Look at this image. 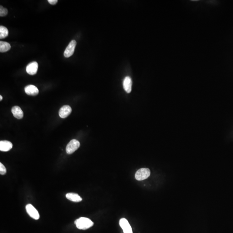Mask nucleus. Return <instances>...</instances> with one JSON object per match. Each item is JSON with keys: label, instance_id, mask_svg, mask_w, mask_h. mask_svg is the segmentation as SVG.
<instances>
[{"label": "nucleus", "instance_id": "obj_8", "mask_svg": "<svg viewBox=\"0 0 233 233\" xmlns=\"http://www.w3.org/2000/svg\"><path fill=\"white\" fill-rule=\"evenodd\" d=\"M71 107L69 106L66 105L61 107L59 112V115L61 118H65L71 114Z\"/></svg>", "mask_w": 233, "mask_h": 233}, {"label": "nucleus", "instance_id": "obj_7", "mask_svg": "<svg viewBox=\"0 0 233 233\" xmlns=\"http://www.w3.org/2000/svg\"><path fill=\"white\" fill-rule=\"evenodd\" d=\"M38 69V63L36 62H33L29 63L26 68V71L27 73L29 75H33L37 73Z\"/></svg>", "mask_w": 233, "mask_h": 233}, {"label": "nucleus", "instance_id": "obj_2", "mask_svg": "<svg viewBox=\"0 0 233 233\" xmlns=\"http://www.w3.org/2000/svg\"><path fill=\"white\" fill-rule=\"evenodd\" d=\"M151 174L150 170L147 168H142L138 170L135 174V178L137 181L144 180L149 177Z\"/></svg>", "mask_w": 233, "mask_h": 233}, {"label": "nucleus", "instance_id": "obj_6", "mask_svg": "<svg viewBox=\"0 0 233 233\" xmlns=\"http://www.w3.org/2000/svg\"><path fill=\"white\" fill-rule=\"evenodd\" d=\"M119 224L124 233H133L131 226L126 219L124 218L121 219Z\"/></svg>", "mask_w": 233, "mask_h": 233}, {"label": "nucleus", "instance_id": "obj_11", "mask_svg": "<svg viewBox=\"0 0 233 233\" xmlns=\"http://www.w3.org/2000/svg\"><path fill=\"white\" fill-rule=\"evenodd\" d=\"M132 82L131 78L126 77L124 78L123 81V87L125 91L128 93H129L132 90Z\"/></svg>", "mask_w": 233, "mask_h": 233}, {"label": "nucleus", "instance_id": "obj_13", "mask_svg": "<svg viewBox=\"0 0 233 233\" xmlns=\"http://www.w3.org/2000/svg\"><path fill=\"white\" fill-rule=\"evenodd\" d=\"M66 197L68 200L74 202H80L82 201V198L78 195L75 193H68L66 195Z\"/></svg>", "mask_w": 233, "mask_h": 233}, {"label": "nucleus", "instance_id": "obj_15", "mask_svg": "<svg viewBox=\"0 0 233 233\" xmlns=\"http://www.w3.org/2000/svg\"><path fill=\"white\" fill-rule=\"evenodd\" d=\"M9 32L7 28L4 26L0 27V38L3 39L6 38L8 36Z\"/></svg>", "mask_w": 233, "mask_h": 233}, {"label": "nucleus", "instance_id": "obj_3", "mask_svg": "<svg viewBox=\"0 0 233 233\" xmlns=\"http://www.w3.org/2000/svg\"><path fill=\"white\" fill-rule=\"evenodd\" d=\"M80 146V142L76 140H71L66 147V152L68 154H71L75 152Z\"/></svg>", "mask_w": 233, "mask_h": 233}, {"label": "nucleus", "instance_id": "obj_19", "mask_svg": "<svg viewBox=\"0 0 233 233\" xmlns=\"http://www.w3.org/2000/svg\"><path fill=\"white\" fill-rule=\"evenodd\" d=\"M2 99H3V97H2V96H0V100L2 101Z\"/></svg>", "mask_w": 233, "mask_h": 233}, {"label": "nucleus", "instance_id": "obj_9", "mask_svg": "<svg viewBox=\"0 0 233 233\" xmlns=\"http://www.w3.org/2000/svg\"><path fill=\"white\" fill-rule=\"evenodd\" d=\"M25 91L28 95L32 96H37L39 92L38 88L32 85H29L27 86L25 88Z\"/></svg>", "mask_w": 233, "mask_h": 233}, {"label": "nucleus", "instance_id": "obj_12", "mask_svg": "<svg viewBox=\"0 0 233 233\" xmlns=\"http://www.w3.org/2000/svg\"><path fill=\"white\" fill-rule=\"evenodd\" d=\"M12 114L15 117L18 119H22L23 116V112L20 107L15 106L11 109Z\"/></svg>", "mask_w": 233, "mask_h": 233}, {"label": "nucleus", "instance_id": "obj_14", "mask_svg": "<svg viewBox=\"0 0 233 233\" xmlns=\"http://www.w3.org/2000/svg\"><path fill=\"white\" fill-rule=\"evenodd\" d=\"M11 48V46L9 43L5 42H0V52L2 53L5 52L9 51Z\"/></svg>", "mask_w": 233, "mask_h": 233}, {"label": "nucleus", "instance_id": "obj_18", "mask_svg": "<svg viewBox=\"0 0 233 233\" xmlns=\"http://www.w3.org/2000/svg\"><path fill=\"white\" fill-rule=\"evenodd\" d=\"M47 2L52 5H55L57 3L58 1L57 0H48Z\"/></svg>", "mask_w": 233, "mask_h": 233}, {"label": "nucleus", "instance_id": "obj_10", "mask_svg": "<svg viewBox=\"0 0 233 233\" xmlns=\"http://www.w3.org/2000/svg\"><path fill=\"white\" fill-rule=\"evenodd\" d=\"M13 147V144L10 141L3 140L0 141V150L2 151H7Z\"/></svg>", "mask_w": 233, "mask_h": 233}, {"label": "nucleus", "instance_id": "obj_5", "mask_svg": "<svg viewBox=\"0 0 233 233\" xmlns=\"http://www.w3.org/2000/svg\"><path fill=\"white\" fill-rule=\"evenodd\" d=\"M77 45V42L75 40L71 41L68 46L66 48L65 51L64 52V56L65 57H69L72 56L74 52L75 49Z\"/></svg>", "mask_w": 233, "mask_h": 233}, {"label": "nucleus", "instance_id": "obj_4", "mask_svg": "<svg viewBox=\"0 0 233 233\" xmlns=\"http://www.w3.org/2000/svg\"><path fill=\"white\" fill-rule=\"evenodd\" d=\"M26 209L28 215L32 219L35 220H38L40 218V216L38 211L32 205L30 204L27 205L26 206Z\"/></svg>", "mask_w": 233, "mask_h": 233}, {"label": "nucleus", "instance_id": "obj_16", "mask_svg": "<svg viewBox=\"0 0 233 233\" xmlns=\"http://www.w3.org/2000/svg\"><path fill=\"white\" fill-rule=\"evenodd\" d=\"M7 9L3 7L2 6L0 7V16L1 17L6 16L7 14Z\"/></svg>", "mask_w": 233, "mask_h": 233}, {"label": "nucleus", "instance_id": "obj_17", "mask_svg": "<svg viewBox=\"0 0 233 233\" xmlns=\"http://www.w3.org/2000/svg\"><path fill=\"white\" fill-rule=\"evenodd\" d=\"M6 172V168L5 166L2 163H0V174L1 175H4Z\"/></svg>", "mask_w": 233, "mask_h": 233}, {"label": "nucleus", "instance_id": "obj_1", "mask_svg": "<svg viewBox=\"0 0 233 233\" xmlns=\"http://www.w3.org/2000/svg\"><path fill=\"white\" fill-rule=\"evenodd\" d=\"M77 228L80 230H87L93 226L94 223L90 219L85 217H81L74 221Z\"/></svg>", "mask_w": 233, "mask_h": 233}]
</instances>
